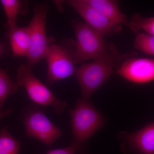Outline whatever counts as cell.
Segmentation results:
<instances>
[{"mask_svg": "<svg viewBox=\"0 0 154 154\" xmlns=\"http://www.w3.org/2000/svg\"><path fill=\"white\" fill-rule=\"evenodd\" d=\"M5 51V46L2 42H0V57L4 54Z\"/></svg>", "mask_w": 154, "mask_h": 154, "instance_id": "20", "label": "cell"}, {"mask_svg": "<svg viewBox=\"0 0 154 154\" xmlns=\"http://www.w3.org/2000/svg\"><path fill=\"white\" fill-rule=\"evenodd\" d=\"M73 134L71 145L77 149L84 146L90 138L105 125L102 113L89 100L78 99L74 109L69 110Z\"/></svg>", "mask_w": 154, "mask_h": 154, "instance_id": "2", "label": "cell"}, {"mask_svg": "<svg viewBox=\"0 0 154 154\" xmlns=\"http://www.w3.org/2000/svg\"><path fill=\"white\" fill-rule=\"evenodd\" d=\"M114 72L132 82H150L154 79V60L138 57L135 53L124 54Z\"/></svg>", "mask_w": 154, "mask_h": 154, "instance_id": "8", "label": "cell"}, {"mask_svg": "<svg viewBox=\"0 0 154 154\" xmlns=\"http://www.w3.org/2000/svg\"><path fill=\"white\" fill-rule=\"evenodd\" d=\"M20 148L19 140L2 128L0 131V154H19Z\"/></svg>", "mask_w": 154, "mask_h": 154, "instance_id": "15", "label": "cell"}, {"mask_svg": "<svg viewBox=\"0 0 154 154\" xmlns=\"http://www.w3.org/2000/svg\"><path fill=\"white\" fill-rule=\"evenodd\" d=\"M116 46L108 43L106 49L91 62L83 63L75 74L82 99L89 100L94 92L101 88L114 72L121 60Z\"/></svg>", "mask_w": 154, "mask_h": 154, "instance_id": "1", "label": "cell"}, {"mask_svg": "<svg viewBox=\"0 0 154 154\" xmlns=\"http://www.w3.org/2000/svg\"><path fill=\"white\" fill-rule=\"evenodd\" d=\"M19 86L11 79L5 71L0 69V110H2L6 99L17 92Z\"/></svg>", "mask_w": 154, "mask_h": 154, "instance_id": "16", "label": "cell"}, {"mask_svg": "<svg viewBox=\"0 0 154 154\" xmlns=\"http://www.w3.org/2000/svg\"><path fill=\"white\" fill-rule=\"evenodd\" d=\"M66 2L80 14L86 24L105 36H111L121 32L122 25H114L83 0H68Z\"/></svg>", "mask_w": 154, "mask_h": 154, "instance_id": "9", "label": "cell"}, {"mask_svg": "<svg viewBox=\"0 0 154 154\" xmlns=\"http://www.w3.org/2000/svg\"><path fill=\"white\" fill-rule=\"evenodd\" d=\"M109 21L116 25L122 24L129 27V20L127 16L120 11L119 2L116 0H83Z\"/></svg>", "mask_w": 154, "mask_h": 154, "instance_id": "11", "label": "cell"}, {"mask_svg": "<svg viewBox=\"0 0 154 154\" xmlns=\"http://www.w3.org/2000/svg\"><path fill=\"white\" fill-rule=\"evenodd\" d=\"M43 109L37 105L27 108L22 115V120L27 136L50 146L62 135L63 132L48 118Z\"/></svg>", "mask_w": 154, "mask_h": 154, "instance_id": "7", "label": "cell"}, {"mask_svg": "<svg viewBox=\"0 0 154 154\" xmlns=\"http://www.w3.org/2000/svg\"><path fill=\"white\" fill-rule=\"evenodd\" d=\"M1 3L7 18L6 26L7 30H10L17 27L18 15H25L28 12V1L2 0Z\"/></svg>", "mask_w": 154, "mask_h": 154, "instance_id": "13", "label": "cell"}, {"mask_svg": "<svg viewBox=\"0 0 154 154\" xmlns=\"http://www.w3.org/2000/svg\"><path fill=\"white\" fill-rule=\"evenodd\" d=\"M75 41L64 38L58 44L50 45L45 57L48 66L46 85L48 87L75 74L77 68L73 60Z\"/></svg>", "mask_w": 154, "mask_h": 154, "instance_id": "3", "label": "cell"}, {"mask_svg": "<svg viewBox=\"0 0 154 154\" xmlns=\"http://www.w3.org/2000/svg\"><path fill=\"white\" fill-rule=\"evenodd\" d=\"M77 150L76 147L71 145L70 146L64 148L51 150L46 154H75Z\"/></svg>", "mask_w": 154, "mask_h": 154, "instance_id": "18", "label": "cell"}, {"mask_svg": "<svg viewBox=\"0 0 154 154\" xmlns=\"http://www.w3.org/2000/svg\"><path fill=\"white\" fill-rule=\"evenodd\" d=\"M134 46L147 55H154V36L145 33H138L135 38Z\"/></svg>", "mask_w": 154, "mask_h": 154, "instance_id": "17", "label": "cell"}, {"mask_svg": "<svg viewBox=\"0 0 154 154\" xmlns=\"http://www.w3.org/2000/svg\"><path fill=\"white\" fill-rule=\"evenodd\" d=\"M13 55L15 57H27L30 46V34L28 26L15 27L8 30Z\"/></svg>", "mask_w": 154, "mask_h": 154, "instance_id": "12", "label": "cell"}, {"mask_svg": "<svg viewBox=\"0 0 154 154\" xmlns=\"http://www.w3.org/2000/svg\"><path fill=\"white\" fill-rule=\"evenodd\" d=\"M72 24L76 38L73 55L75 64L93 60L101 55L108 44L105 35L85 22L73 21Z\"/></svg>", "mask_w": 154, "mask_h": 154, "instance_id": "6", "label": "cell"}, {"mask_svg": "<svg viewBox=\"0 0 154 154\" xmlns=\"http://www.w3.org/2000/svg\"><path fill=\"white\" fill-rule=\"evenodd\" d=\"M119 136L128 146L125 152L134 154H154V123L151 122L137 131L121 132Z\"/></svg>", "mask_w": 154, "mask_h": 154, "instance_id": "10", "label": "cell"}, {"mask_svg": "<svg viewBox=\"0 0 154 154\" xmlns=\"http://www.w3.org/2000/svg\"><path fill=\"white\" fill-rule=\"evenodd\" d=\"M31 67L27 63L19 67L17 70V84L25 88L29 99L34 104L43 108L51 106L56 114L60 115L67 107L66 101L58 98L34 75Z\"/></svg>", "mask_w": 154, "mask_h": 154, "instance_id": "4", "label": "cell"}, {"mask_svg": "<svg viewBox=\"0 0 154 154\" xmlns=\"http://www.w3.org/2000/svg\"><path fill=\"white\" fill-rule=\"evenodd\" d=\"M13 111L14 108L12 107L8 108L6 110H0V119L10 115Z\"/></svg>", "mask_w": 154, "mask_h": 154, "instance_id": "19", "label": "cell"}, {"mask_svg": "<svg viewBox=\"0 0 154 154\" xmlns=\"http://www.w3.org/2000/svg\"><path fill=\"white\" fill-rule=\"evenodd\" d=\"M33 17L28 26L30 34V46L27 57L28 64L32 67L45 57L48 48L55 39L47 35L46 17L47 5L38 3L34 6Z\"/></svg>", "mask_w": 154, "mask_h": 154, "instance_id": "5", "label": "cell"}, {"mask_svg": "<svg viewBox=\"0 0 154 154\" xmlns=\"http://www.w3.org/2000/svg\"><path fill=\"white\" fill-rule=\"evenodd\" d=\"M129 28L134 33L143 30L146 33L154 36V17H144L138 13H134L131 16Z\"/></svg>", "mask_w": 154, "mask_h": 154, "instance_id": "14", "label": "cell"}]
</instances>
